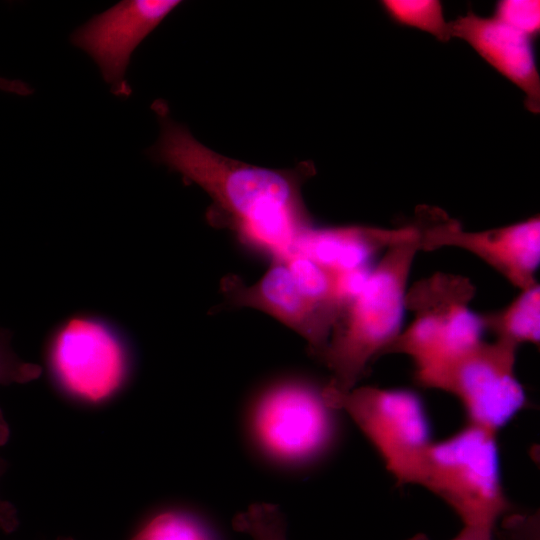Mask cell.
<instances>
[{"label": "cell", "mask_w": 540, "mask_h": 540, "mask_svg": "<svg viewBox=\"0 0 540 540\" xmlns=\"http://www.w3.org/2000/svg\"><path fill=\"white\" fill-rule=\"evenodd\" d=\"M152 109L160 136L149 157L200 186L212 199L208 215L229 225L242 241L275 259L291 254L312 225L301 194L302 183L314 172L312 164L278 170L225 157L171 119L165 101L156 100Z\"/></svg>", "instance_id": "6da1fadb"}, {"label": "cell", "mask_w": 540, "mask_h": 540, "mask_svg": "<svg viewBox=\"0 0 540 540\" xmlns=\"http://www.w3.org/2000/svg\"><path fill=\"white\" fill-rule=\"evenodd\" d=\"M419 251L415 223L414 232L388 248L371 268L365 286L342 311L320 356L331 372L323 393L342 394L356 387L368 365L383 356L401 332L408 279Z\"/></svg>", "instance_id": "7a4b0ae2"}, {"label": "cell", "mask_w": 540, "mask_h": 540, "mask_svg": "<svg viewBox=\"0 0 540 540\" xmlns=\"http://www.w3.org/2000/svg\"><path fill=\"white\" fill-rule=\"evenodd\" d=\"M472 282L459 275L436 273L408 288L405 307L414 314L383 353L412 360L415 380L422 386L444 366L478 343L484 332L480 316L469 303Z\"/></svg>", "instance_id": "3957f363"}, {"label": "cell", "mask_w": 540, "mask_h": 540, "mask_svg": "<svg viewBox=\"0 0 540 540\" xmlns=\"http://www.w3.org/2000/svg\"><path fill=\"white\" fill-rule=\"evenodd\" d=\"M417 485L447 504L463 525L495 529L511 509L501 482L496 432L470 423L430 444Z\"/></svg>", "instance_id": "277c9868"}, {"label": "cell", "mask_w": 540, "mask_h": 540, "mask_svg": "<svg viewBox=\"0 0 540 540\" xmlns=\"http://www.w3.org/2000/svg\"><path fill=\"white\" fill-rule=\"evenodd\" d=\"M323 397L345 412L375 448L398 486L417 485L424 455L433 442L421 398L411 390L354 387Z\"/></svg>", "instance_id": "5b68a950"}, {"label": "cell", "mask_w": 540, "mask_h": 540, "mask_svg": "<svg viewBox=\"0 0 540 540\" xmlns=\"http://www.w3.org/2000/svg\"><path fill=\"white\" fill-rule=\"evenodd\" d=\"M517 350L504 341L481 340L422 387L453 395L464 408L468 423L497 433L526 404L515 373Z\"/></svg>", "instance_id": "8992f818"}, {"label": "cell", "mask_w": 540, "mask_h": 540, "mask_svg": "<svg viewBox=\"0 0 540 540\" xmlns=\"http://www.w3.org/2000/svg\"><path fill=\"white\" fill-rule=\"evenodd\" d=\"M48 359L57 383L69 394L89 402L102 401L123 384L129 367L121 335L107 321L74 316L50 339Z\"/></svg>", "instance_id": "52a82bcc"}, {"label": "cell", "mask_w": 540, "mask_h": 540, "mask_svg": "<svg viewBox=\"0 0 540 540\" xmlns=\"http://www.w3.org/2000/svg\"><path fill=\"white\" fill-rule=\"evenodd\" d=\"M334 410L322 389L286 382L265 392L254 411L255 433L271 455L306 461L321 455L335 435Z\"/></svg>", "instance_id": "ba28073f"}, {"label": "cell", "mask_w": 540, "mask_h": 540, "mask_svg": "<svg viewBox=\"0 0 540 540\" xmlns=\"http://www.w3.org/2000/svg\"><path fill=\"white\" fill-rule=\"evenodd\" d=\"M416 224L421 251L459 248L485 262L519 290L537 283L535 275L540 263L538 215L503 227L467 231L440 211H425Z\"/></svg>", "instance_id": "9c48e42d"}, {"label": "cell", "mask_w": 540, "mask_h": 540, "mask_svg": "<svg viewBox=\"0 0 540 540\" xmlns=\"http://www.w3.org/2000/svg\"><path fill=\"white\" fill-rule=\"evenodd\" d=\"M179 0H124L75 29L70 40L98 65L111 92L128 97L125 72L135 48L176 7Z\"/></svg>", "instance_id": "30bf717a"}, {"label": "cell", "mask_w": 540, "mask_h": 540, "mask_svg": "<svg viewBox=\"0 0 540 540\" xmlns=\"http://www.w3.org/2000/svg\"><path fill=\"white\" fill-rule=\"evenodd\" d=\"M233 302L261 310L295 330L318 357L324 352L339 318L335 311L305 297L285 262L278 259L255 284L235 290Z\"/></svg>", "instance_id": "8fae6325"}, {"label": "cell", "mask_w": 540, "mask_h": 540, "mask_svg": "<svg viewBox=\"0 0 540 540\" xmlns=\"http://www.w3.org/2000/svg\"><path fill=\"white\" fill-rule=\"evenodd\" d=\"M449 29L451 38L468 43L524 93L529 110L539 112L540 76L531 38L494 17H482L473 12L450 21Z\"/></svg>", "instance_id": "7c38bea8"}, {"label": "cell", "mask_w": 540, "mask_h": 540, "mask_svg": "<svg viewBox=\"0 0 540 540\" xmlns=\"http://www.w3.org/2000/svg\"><path fill=\"white\" fill-rule=\"evenodd\" d=\"M415 225L389 229L361 225L308 227L293 252H298L331 274L368 266L373 256L410 236Z\"/></svg>", "instance_id": "4fadbf2b"}, {"label": "cell", "mask_w": 540, "mask_h": 540, "mask_svg": "<svg viewBox=\"0 0 540 540\" xmlns=\"http://www.w3.org/2000/svg\"><path fill=\"white\" fill-rule=\"evenodd\" d=\"M484 331L519 348L521 344L539 345L540 341V286L538 283L520 290L504 308L481 314Z\"/></svg>", "instance_id": "5bb4252c"}, {"label": "cell", "mask_w": 540, "mask_h": 540, "mask_svg": "<svg viewBox=\"0 0 540 540\" xmlns=\"http://www.w3.org/2000/svg\"><path fill=\"white\" fill-rule=\"evenodd\" d=\"M382 6L395 22L419 29L448 41L449 22L444 17L442 4L437 0H385Z\"/></svg>", "instance_id": "9a60e30c"}, {"label": "cell", "mask_w": 540, "mask_h": 540, "mask_svg": "<svg viewBox=\"0 0 540 540\" xmlns=\"http://www.w3.org/2000/svg\"><path fill=\"white\" fill-rule=\"evenodd\" d=\"M279 260V259H278ZM293 281L301 293L313 303L341 314L333 288V275L308 257L292 252L284 259Z\"/></svg>", "instance_id": "2e32d148"}, {"label": "cell", "mask_w": 540, "mask_h": 540, "mask_svg": "<svg viewBox=\"0 0 540 540\" xmlns=\"http://www.w3.org/2000/svg\"><path fill=\"white\" fill-rule=\"evenodd\" d=\"M135 540H212L208 531L194 518L177 512H165L152 519Z\"/></svg>", "instance_id": "e0dca14e"}, {"label": "cell", "mask_w": 540, "mask_h": 540, "mask_svg": "<svg viewBox=\"0 0 540 540\" xmlns=\"http://www.w3.org/2000/svg\"><path fill=\"white\" fill-rule=\"evenodd\" d=\"M233 526L253 540H287L285 524L278 508L270 504H254L238 514Z\"/></svg>", "instance_id": "ac0fdd59"}, {"label": "cell", "mask_w": 540, "mask_h": 540, "mask_svg": "<svg viewBox=\"0 0 540 540\" xmlns=\"http://www.w3.org/2000/svg\"><path fill=\"white\" fill-rule=\"evenodd\" d=\"M494 18L532 38L540 30L538 0H502L496 4Z\"/></svg>", "instance_id": "d6986e66"}, {"label": "cell", "mask_w": 540, "mask_h": 540, "mask_svg": "<svg viewBox=\"0 0 540 540\" xmlns=\"http://www.w3.org/2000/svg\"><path fill=\"white\" fill-rule=\"evenodd\" d=\"M11 338L12 333L0 326V384H24L37 379L41 375V367L20 359L12 349Z\"/></svg>", "instance_id": "ffe728a7"}, {"label": "cell", "mask_w": 540, "mask_h": 540, "mask_svg": "<svg viewBox=\"0 0 540 540\" xmlns=\"http://www.w3.org/2000/svg\"><path fill=\"white\" fill-rule=\"evenodd\" d=\"M494 535L497 540H540V515L509 512L498 522Z\"/></svg>", "instance_id": "44dd1931"}, {"label": "cell", "mask_w": 540, "mask_h": 540, "mask_svg": "<svg viewBox=\"0 0 540 540\" xmlns=\"http://www.w3.org/2000/svg\"><path fill=\"white\" fill-rule=\"evenodd\" d=\"M8 436V428L4 419L0 420V444L4 443ZM4 471V463L0 458V476ZM18 516L13 505L0 498V529L6 533L13 532L18 526Z\"/></svg>", "instance_id": "7402d4cb"}, {"label": "cell", "mask_w": 540, "mask_h": 540, "mask_svg": "<svg viewBox=\"0 0 540 540\" xmlns=\"http://www.w3.org/2000/svg\"><path fill=\"white\" fill-rule=\"evenodd\" d=\"M494 528L486 526L463 525L451 540H494ZM407 540H429L425 534H415Z\"/></svg>", "instance_id": "603a6c76"}, {"label": "cell", "mask_w": 540, "mask_h": 540, "mask_svg": "<svg viewBox=\"0 0 540 540\" xmlns=\"http://www.w3.org/2000/svg\"><path fill=\"white\" fill-rule=\"evenodd\" d=\"M0 90L21 96H27L33 93V88L26 82L3 77H0Z\"/></svg>", "instance_id": "cb8c5ba5"}, {"label": "cell", "mask_w": 540, "mask_h": 540, "mask_svg": "<svg viewBox=\"0 0 540 540\" xmlns=\"http://www.w3.org/2000/svg\"><path fill=\"white\" fill-rule=\"evenodd\" d=\"M130 540H135V539H134V536H133Z\"/></svg>", "instance_id": "d4e9b609"}]
</instances>
